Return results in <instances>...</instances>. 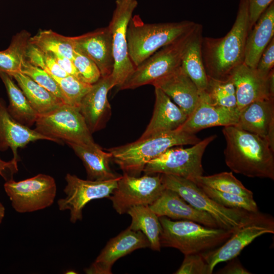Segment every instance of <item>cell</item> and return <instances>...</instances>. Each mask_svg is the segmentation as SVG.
I'll return each mask as SVG.
<instances>
[{
    "label": "cell",
    "instance_id": "cell-6",
    "mask_svg": "<svg viewBox=\"0 0 274 274\" xmlns=\"http://www.w3.org/2000/svg\"><path fill=\"white\" fill-rule=\"evenodd\" d=\"M161 178L165 188L175 191L194 208L209 214L220 228L235 231L245 223L252 213L220 205L190 179L166 174H161Z\"/></svg>",
    "mask_w": 274,
    "mask_h": 274
},
{
    "label": "cell",
    "instance_id": "cell-3",
    "mask_svg": "<svg viewBox=\"0 0 274 274\" xmlns=\"http://www.w3.org/2000/svg\"><path fill=\"white\" fill-rule=\"evenodd\" d=\"M200 141L195 134L179 129L157 133L124 145L107 149L124 174L139 176L146 164L175 146L193 145Z\"/></svg>",
    "mask_w": 274,
    "mask_h": 274
},
{
    "label": "cell",
    "instance_id": "cell-47",
    "mask_svg": "<svg viewBox=\"0 0 274 274\" xmlns=\"http://www.w3.org/2000/svg\"><path fill=\"white\" fill-rule=\"evenodd\" d=\"M65 273H76V272L75 271L69 270L67 271Z\"/></svg>",
    "mask_w": 274,
    "mask_h": 274
},
{
    "label": "cell",
    "instance_id": "cell-45",
    "mask_svg": "<svg viewBox=\"0 0 274 274\" xmlns=\"http://www.w3.org/2000/svg\"><path fill=\"white\" fill-rule=\"evenodd\" d=\"M227 265L218 271V273L223 274H250L247 269L240 263L239 261L234 258Z\"/></svg>",
    "mask_w": 274,
    "mask_h": 274
},
{
    "label": "cell",
    "instance_id": "cell-26",
    "mask_svg": "<svg viewBox=\"0 0 274 274\" xmlns=\"http://www.w3.org/2000/svg\"><path fill=\"white\" fill-rule=\"evenodd\" d=\"M66 144L82 160L86 169L88 180L104 181L120 176L115 174L110 167L111 154L103 151L98 145L87 146L73 143Z\"/></svg>",
    "mask_w": 274,
    "mask_h": 274
},
{
    "label": "cell",
    "instance_id": "cell-38",
    "mask_svg": "<svg viewBox=\"0 0 274 274\" xmlns=\"http://www.w3.org/2000/svg\"><path fill=\"white\" fill-rule=\"evenodd\" d=\"M73 61L84 82L93 84L101 78L100 71L95 63L76 48Z\"/></svg>",
    "mask_w": 274,
    "mask_h": 274
},
{
    "label": "cell",
    "instance_id": "cell-21",
    "mask_svg": "<svg viewBox=\"0 0 274 274\" xmlns=\"http://www.w3.org/2000/svg\"><path fill=\"white\" fill-rule=\"evenodd\" d=\"M234 126L264 139L274 150V98L256 101L244 107Z\"/></svg>",
    "mask_w": 274,
    "mask_h": 274
},
{
    "label": "cell",
    "instance_id": "cell-19",
    "mask_svg": "<svg viewBox=\"0 0 274 274\" xmlns=\"http://www.w3.org/2000/svg\"><path fill=\"white\" fill-rule=\"evenodd\" d=\"M75 48L90 58L98 67L101 77L112 74L114 68L112 39L108 26L72 37Z\"/></svg>",
    "mask_w": 274,
    "mask_h": 274
},
{
    "label": "cell",
    "instance_id": "cell-32",
    "mask_svg": "<svg viewBox=\"0 0 274 274\" xmlns=\"http://www.w3.org/2000/svg\"><path fill=\"white\" fill-rule=\"evenodd\" d=\"M29 42L45 52L73 59L75 47L72 37L61 35L52 30H42L30 37Z\"/></svg>",
    "mask_w": 274,
    "mask_h": 274
},
{
    "label": "cell",
    "instance_id": "cell-25",
    "mask_svg": "<svg viewBox=\"0 0 274 274\" xmlns=\"http://www.w3.org/2000/svg\"><path fill=\"white\" fill-rule=\"evenodd\" d=\"M274 35V3L260 15L247 38L244 63L256 68L259 58Z\"/></svg>",
    "mask_w": 274,
    "mask_h": 274
},
{
    "label": "cell",
    "instance_id": "cell-34",
    "mask_svg": "<svg viewBox=\"0 0 274 274\" xmlns=\"http://www.w3.org/2000/svg\"><path fill=\"white\" fill-rule=\"evenodd\" d=\"M208 78L205 91L210 102L218 106L237 108L235 87L230 78L225 79H217L209 76Z\"/></svg>",
    "mask_w": 274,
    "mask_h": 274
},
{
    "label": "cell",
    "instance_id": "cell-17",
    "mask_svg": "<svg viewBox=\"0 0 274 274\" xmlns=\"http://www.w3.org/2000/svg\"><path fill=\"white\" fill-rule=\"evenodd\" d=\"M239 111L237 108H228L212 104L205 91L200 92L199 102L185 122L178 129L195 134L211 127L235 125Z\"/></svg>",
    "mask_w": 274,
    "mask_h": 274
},
{
    "label": "cell",
    "instance_id": "cell-13",
    "mask_svg": "<svg viewBox=\"0 0 274 274\" xmlns=\"http://www.w3.org/2000/svg\"><path fill=\"white\" fill-rule=\"evenodd\" d=\"M115 4L108 27L112 35L114 61L111 76L114 87L118 88L135 67L128 55L126 32L138 3L136 0H116Z\"/></svg>",
    "mask_w": 274,
    "mask_h": 274
},
{
    "label": "cell",
    "instance_id": "cell-4",
    "mask_svg": "<svg viewBox=\"0 0 274 274\" xmlns=\"http://www.w3.org/2000/svg\"><path fill=\"white\" fill-rule=\"evenodd\" d=\"M161 247L174 248L184 255L202 253L223 244L234 231L206 226L191 221L159 217Z\"/></svg>",
    "mask_w": 274,
    "mask_h": 274
},
{
    "label": "cell",
    "instance_id": "cell-8",
    "mask_svg": "<svg viewBox=\"0 0 274 274\" xmlns=\"http://www.w3.org/2000/svg\"><path fill=\"white\" fill-rule=\"evenodd\" d=\"M35 130L60 143L96 145L79 108L63 104L48 113L39 114Z\"/></svg>",
    "mask_w": 274,
    "mask_h": 274
},
{
    "label": "cell",
    "instance_id": "cell-14",
    "mask_svg": "<svg viewBox=\"0 0 274 274\" xmlns=\"http://www.w3.org/2000/svg\"><path fill=\"white\" fill-rule=\"evenodd\" d=\"M120 177L108 180L92 181L67 174L65 177L66 184L63 189L66 196L57 200L58 209L70 211V220L72 223L82 220L85 206L94 199L109 198Z\"/></svg>",
    "mask_w": 274,
    "mask_h": 274
},
{
    "label": "cell",
    "instance_id": "cell-5",
    "mask_svg": "<svg viewBox=\"0 0 274 274\" xmlns=\"http://www.w3.org/2000/svg\"><path fill=\"white\" fill-rule=\"evenodd\" d=\"M197 23L184 20L176 22L144 23L134 15L128 24L126 38L128 53L136 67L157 50L192 29Z\"/></svg>",
    "mask_w": 274,
    "mask_h": 274
},
{
    "label": "cell",
    "instance_id": "cell-43",
    "mask_svg": "<svg viewBox=\"0 0 274 274\" xmlns=\"http://www.w3.org/2000/svg\"><path fill=\"white\" fill-rule=\"evenodd\" d=\"M51 54L54 56L58 64L66 73L69 75L72 76L81 81H84L76 68L73 60L59 55L53 53Z\"/></svg>",
    "mask_w": 274,
    "mask_h": 274
},
{
    "label": "cell",
    "instance_id": "cell-27",
    "mask_svg": "<svg viewBox=\"0 0 274 274\" xmlns=\"http://www.w3.org/2000/svg\"><path fill=\"white\" fill-rule=\"evenodd\" d=\"M10 76L15 80L31 106L39 114L48 113L64 104L54 94L22 73H14Z\"/></svg>",
    "mask_w": 274,
    "mask_h": 274
},
{
    "label": "cell",
    "instance_id": "cell-33",
    "mask_svg": "<svg viewBox=\"0 0 274 274\" xmlns=\"http://www.w3.org/2000/svg\"><path fill=\"white\" fill-rule=\"evenodd\" d=\"M192 181L199 186L253 198V192L246 188L232 172H222L208 176L201 175Z\"/></svg>",
    "mask_w": 274,
    "mask_h": 274
},
{
    "label": "cell",
    "instance_id": "cell-23",
    "mask_svg": "<svg viewBox=\"0 0 274 274\" xmlns=\"http://www.w3.org/2000/svg\"><path fill=\"white\" fill-rule=\"evenodd\" d=\"M40 140L52 141L50 138L15 120L9 113L4 100L0 98V151L10 148L13 154L12 159L19 161L18 149Z\"/></svg>",
    "mask_w": 274,
    "mask_h": 274
},
{
    "label": "cell",
    "instance_id": "cell-11",
    "mask_svg": "<svg viewBox=\"0 0 274 274\" xmlns=\"http://www.w3.org/2000/svg\"><path fill=\"white\" fill-rule=\"evenodd\" d=\"M274 233V220L270 215L252 212L245 223L235 230L231 236L218 247L201 253L213 273L219 263L230 260L257 237Z\"/></svg>",
    "mask_w": 274,
    "mask_h": 274
},
{
    "label": "cell",
    "instance_id": "cell-15",
    "mask_svg": "<svg viewBox=\"0 0 274 274\" xmlns=\"http://www.w3.org/2000/svg\"><path fill=\"white\" fill-rule=\"evenodd\" d=\"M229 77L235 87L239 111L253 102L274 98L273 70L264 75L243 63L235 67Z\"/></svg>",
    "mask_w": 274,
    "mask_h": 274
},
{
    "label": "cell",
    "instance_id": "cell-36",
    "mask_svg": "<svg viewBox=\"0 0 274 274\" xmlns=\"http://www.w3.org/2000/svg\"><path fill=\"white\" fill-rule=\"evenodd\" d=\"M198 186L211 198L226 208L241 209L250 212L258 211L257 203L253 198Z\"/></svg>",
    "mask_w": 274,
    "mask_h": 274
},
{
    "label": "cell",
    "instance_id": "cell-29",
    "mask_svg": "<svg viewBox=\"0 0 274 274\" xmlns=\"http://www.w3.org/2000/svg\"><path fill=\"white\" fill-rule=\"evenodd\" d=\"M202 26L200 25L187 46L181 63L184 71L199 92L206 90L208 80L202 57Z\"/></svg>",
    "mask_w": 274,
    "mask_h": 274
},
{
    "label": "cell",
    "instance_id": "cell-10",
    "mask_svg": "<svg viewBox=\"0 0 274 274\" xmlns=\"http://www.w3.org/2000/svg\"><path fill=\"white\" fill-rule=\"evenodd\" d=\"M5 191L16 212L25 213L51 206L56 195V184L51 176L43 174L20 181L6 182Z\"/></svg>",
    "mask_w": 274,
    "mask_h": 274
},
{
    "label": "cell",
    "instance_id": "cell-22",
    "mask_svg": "<svg viewBox=\"0 0 274 274\" xmlns=\"http://www.w3.org/2000/svg\"><path fill=\"white\" fill-rule=\"evenodd\" d=\"M152 85L160 89L188 116L199 102L200 92L181 65Z\"/></svg>",
    "mask_w": 274,
    "mask_h": 274
},
{
    "label": "cell",
    "instance_id": "cell-31",
    "mask_svg": "<svg viewBox=\"0 0 274 274\" xmlns=\"http://www.w3.org/2000/svg\"><path fill=\"white\" fill-rule=\"evenodd\" d=\"M30 37L28 31L22 30L13 36L7 49L0 51V72L9 75L21 72Z\"/></svg>",
    "mask_w": 274,
    "mask_h": 274
},
{
    "label": "cell",
    "instance_id": "cell-24",
    "mask_svg": "<svg viewBox=\"0 0 274 274\" xmlns=\"http://www.w3.org/2000/svg\"><path fill=\"white\" fill-rule=\"evenodd\" d=\"M155 102L153 115L139 139L163 132L175 130L186 120L188 115L160 89L155 87Z\"/></svg>",
    "mask_w": 274,
    "mask_h": 274
},
{
    "label": "cell",
    "instance_id": "cell-42",
    "mask_svg": "<svg viewBox=\"0 0 274 274\" xmlns=\"http://www.w3.org/2000/svg\"><path fill=\"white\" fill-rule=\"evenodd\" d=\"M45 53L46 72L57 78H64L69 75L60 67L51 53Z\"/></svg>",
    "mask_w": 274,
    "mask_h": 274
},
{
    "label": "cell",
    "instance_id": "cell-16",
    "mask_svg": "<svg viewBox=\"0 0 274 274\" xmlns=\"http://www.w3.org/2000/svg\"><path fill=\"white\" fill-rule=\"evenodd\" d=\"M150 248L147 237L140 231L127 228L107 244L94 261L84 271L87 274H111L119 258L139 249Z\"/></svg>",
    "mask_w": 274,
    "mask_h": 274
},
{
    "label": "cell",
    "instance_id": "cell-41",
    "mask_svg": "<svg viewBox=\"0 0 274 274\" xmlns=\"http://www.w3.org/2000/svg\"><path fill=\"white\" fill-rule=\"evenodd\" d=\"M272 2L273 0H249V21L251 29L260 15Z\"/></svg>",
    "mask_w": 274,
    "mask_h": 274
},
{
    "label": "cell",
    "instance_id": "cell-40",
    "mask_svg": "<svg viewBox=\"0 0 274 274\" xmlns=\"http://www.w3.org/2000/svg\"><path fill=\"white\" fill-rule=\"evenodd\" d=\"M274 66V38H272L263 51L256 69L259 73L268 75L273 70Z\"/></svg>",
    "mask_w": 274,
    "mask_h": 274
},
{
    "label": "cell",
    "instance_id": "cell-30",
    "mask_svg": "<svg viewBox=\"0 0 274 274\" xmlns=\"http://www.w3.org/2000/svg\"><path fill=\"white\" fill-rule=\"evenodd\" d=\"M127 213L132 219L128 228L141 231L148 239L150 248L153 250L160 251L161 248L160 236L162 228L158 216L149 206L144 205L132 207Z\"/></svg>",
    "mask_w": 274,
    "mask_h": 274
},
{
    "label": "cell",
    "instance_id": "cell-7",
    "mask_svg": "<svg viewBox=\"0 0 274 274\" xmlns=\"http://www.w3.org/2000/svg\"><path fill=\"white\" fill-rule=\"evenodd\" d=\"M200 25L173 43L160 48L136 66L119 90L133 89L147 84L172 73L181 65L187 46Z\"/></svg>",
    "mask_w": 274,
    "mask_h": 274
},
{
    "label": "cell",
    "instance_id": "cell-35",
    "mask_svg": "<svg viewBox=\"0 0 274 274\" xmlns=\"http://www.w3.org/2000/svg\"><path fill=\"white\" fill-rule=\"evenodd\" d=\"M52 77L58 84L64 104L79 108L82 98L90 90L92 84L81 81L71 75L64 78Z\"/></svg>",
    "mask_w": 274,
    "mask_h": 274
},
{
    "label": "cell",
    "instance_id": "cell-20",
    "mask_svg": "<svg viewBox=\"0 0 274 274\" xmlns=\"http://www.w3.org/2000/svg\"><path fill=\"white\" fill-rule=\"evenodd\" d=\"M149 206L158 217L191 221L210 227L220 228L211 216L195 209L170 189L165 188L159 197Z\"/></svg>",
    "mask_w": 274,
    "mask_h": 274
},
{
    "label": "cell",
    "instance_id": "cell-12",
    "mask_svg": "<svg viewBox=\"0 0 274 274\" xmlns=\"http://www.w3.org/2000/svg\"><path fill=\"white\" fill-rule=\"evenodd\" d=\"M165 188L161 174H145L139 177L124 174L109 199L116 212L121 215L135 206H150Z\"/></svg>",
    "mask_w": 274,
    "mask_h": 274
},
{
    "label": "cell",
    "instance_id": "cell-46",
    "mask_svg": "<svg viewBox=\"0 0 274 274\" xmlns=\"http://www.w3.org/2000/svg\"><path fill=\"white\" fill-rule=\"evenodd\" d=\"M5 215V208L0 202V225L2 224Z\"/></svg>",
    "mask_w": 274,
    "mask_h": 274
},
{
    "label": "cell",
    "instance_id": "cell-1",
    "mask_svg": "<svg viewBox=\"0 0 274 274\" xmlns=\"http://www.w3.org/2000/svg\"><path fill=\"white\" fill-rule=\"evenodd\" d=\"M225 161L233 172L274 180V150L261 137L234 125L224 126Z\"/></svg>",
    "mask_w": 274,
    "mask_h": 274
},
{
    "label": "cell",
    "instance_id": "cell-18",
    "mask_svg": "<svg viewBox=\"0 0 274 274\" xmlns=\"http://www.w3.org/2000/svg\"><path fill=\"white\" fill-rule=\"evenodd\" d=\"M113 87L111 75L101 77L81 101L80 112L91 133L102 129L111 116V108L107 96Z\"/></svg>",
    "mask_w": 274,
    "mask_h": 274
},
{
    "label": "cell",
    "instance_id": "cell-39",
    "mask_svg": "<svg viewBox=\"0 0 274 274\" xmlns=\"http://www.w3.org/2000/svg\"><path fill=\"white\" fill-rule=\"evenodd\" d=\"M176 274H211L210 267L201 253L185 255Z\"/></svg>",
    "mask_w": 274,
    "mask_h": 274
},
{
    "label": "cell",
    "instance_id": "cell-37",
    "mask_svg": "<svg viewBox=\"0 0 274 274\" xmlns=\"http://www.w3.org/2000/svg\"><path fill=\"white\" fill-rule=\"evenodd\" d=\"M21 72L29 77L64 102L63 97L57 83L45 70L32 65L25 59L22 64Z\"/></svg>",
    "mask_w": 274,
    "mask_h": 274
},
{
    "label": "cell",
    "instance_id": "cell-9",
    "mask_svg": "<svg viewBox=\"0 0 274 274\" xmlns=\"http://www.w3.org/2000/svg\"><path fill=\"white\" fill-rule=\"evenodd\" d=\"M217 137L212 135L187 148H170L145 165V174H166L193 180L203 175L202 158L208 146Z\"/></svg>",
    "mask_w": 274,
    "mask_h": 274
},
{
    "label": "cell",
    "instance_id": "cell-2",
    "mask_svg": "<svg viewBox=\"0 0 274 274\" xmlns=\"http://www.w3.org/2000/svg\"><path fill=\"white\" fill-rule=\"evenodd\" d=\"M249 6V0H240L235 21L224 37L202 38V57L208 76L225 79L244 63L246 40L251 30Z\"/></svg>",
    "mask_w": 274,
    "mask_h": 274
},
{
    "label": "cell",
    "instance_id": "cell-44",
    "mask_svg": "<svg viewBox=\"0 0 274 274\" xmlns=\"http://www.w3.org/2000/svg\"><path fill=\"white\" fill-rule=\"evenodd\" d=\"M18 162L13 159L6 161L0 158V176L6 181L13 179V176L18 171Z\"/></svg>",
    "mask_w": 274,
    "mask_h": 274
},
{
    "label": "cell",
    "instance_id": "cell-28",
    "mask_svg": "<svg viewBox=\"0 0 274 274\" xmlns=\"http://www.w3.org/2000/svg\"><path fill=\"white\" fill-rule=\"evenodd\" d=\"M8 94L9 104L7 110L10 115L21 124L31 127L35 125L39 114L32 108L26 96L9 75L0 72Z\"/></svg>",
    "mask_w": 274,
    "mask_h": 274
}]
</instances>
